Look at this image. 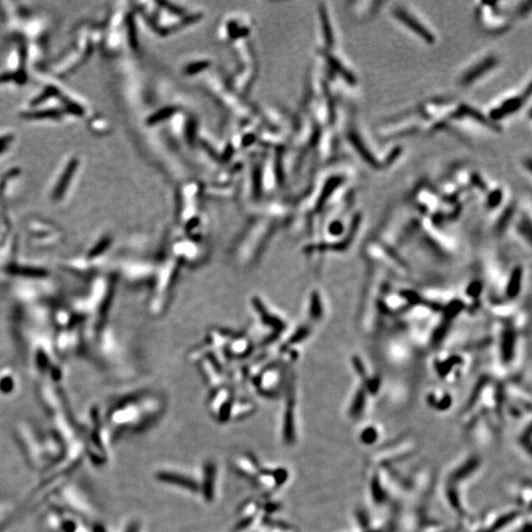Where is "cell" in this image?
Here are the masks:
<instances>
[{
	"instance_id": "7a4b0ae2",
	"label": "cell",
	"mask_w": 532,
	"mask_h": 532,
	"mask_svg": "<svg viewBox=\"0 0 532 532\" xmlns=\"http://www.w3.org/2000/svg\"><path fill=\"white\" fill-rule=\"evenodd\" d=\"M76 166H77V162H76V161H73V162L70 163L69 167H68L67 170L65 171V173H64V175H63V177H62V178H61V180H60V183L59 184V186H58V188H57V193H58V194H60V193L64 190V187H65L66 183L69 181V179H70V177H71V175H72V172H73V170L76 168Z\"/></svg>"
},
{
	"instance_id": "6da1fadb",
	"label": "cell",
	"mask_w": 532,
	"mask_h": 532,
	"mask_svg": "<svg viewBox=\"0 0 532 532\" xmlns=\"http://www.w3.org/2000/svg\"><path fill=\"white\" fill-rule=\"evenodd\" d=\"M160 478L162 480H165L167 482H171L173 484H177V485H180V486H183V487H187L191 490H194V484L182 477V476H179V475H176V474H172V473H161L160 474Z\"/></svg>"
}]
</instances>
